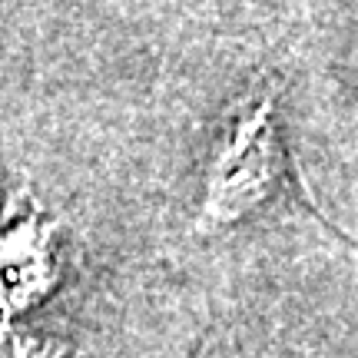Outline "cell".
Returning <instances> with one entry per match:
<instances>
[{
    "label": "cell",
    "instance_id": "cell-1",
    "mask_svg": "<svg viewBox=\"0 0 358 358\" xmlns=\"http://www.w3.org/2000/svg\"><path fill=\"white\" fill-rule=\"evenodd\" d=\"M292 146L282 123V87L256 77L219 116L196 192L192 229L219 236L292 196Z\"/></svg>",
    "mask_w": 358,
    "mask_h": 358
},
{
    "label": "cell",
    "instance_id": "cell-2",
    "mask_svg": "<svg viewBox=\"0 0 358 358\" xmlns=\"http://www.w3.org/2000/svg\"><path fill=\"white\" fill-rule=\"evenodd\" d=\"M70 239L64 216L37 186L13 173L0 196V319H24L66 279Z\"/></svg>",
    "mask_w": 358,
    "mask_h": 358
},
{
    "label": "cell",
    "instance_id": "cell-3",
    "mask_svg": "<svg viewBox=\"0 0 358 358\" xmlns=\"http://www.w3.org/2000/svg\"><path fill=\"white\" fill-rule=\"evenodd\" d=\"M0 358H73V348L24 319H0Z\"/></svg>",
    "mask_w": 358,
    "mask_h": 358
},
{
    "label": "cell",
    "instance_id": "cell-4",
    "mask_svg": "<svg viewBox=\"0 0 358 358\" xmlns=\"http://www.w3.org/2000/svg\"><path fill=\"white\" fill-rule=\"evenodd\" d=\"M189 358H275L266 345H259L256 338H249L239 329L216 325L203 335V342L192 348Z\"/></svg>",
    "mask_w": 358,
    "mask_h": 358
}]
</instances>
